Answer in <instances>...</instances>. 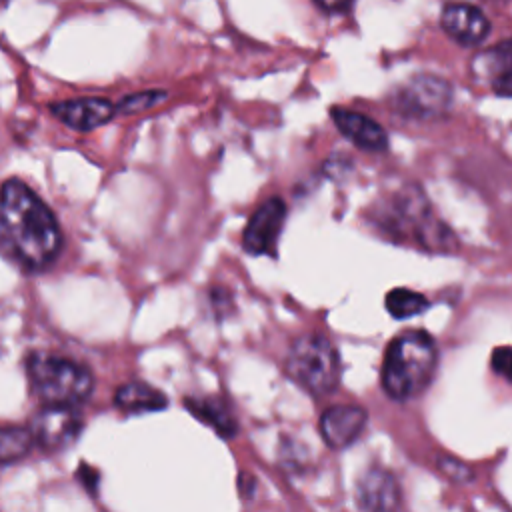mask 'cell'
Instances as JSON below:
<instances>
[{"label":"cell","mask_w":512,"mask_h":512,"mask_svg":"<svg viewBox=\"0 0 512 512\" xmlns=\"http://www.w3.org/2000/svg\"><path fill=\"white\" fill-rule=\"evenodd\" d=\"M62 250L52 210L20 180L0 188V252L28 272L48 268Z\"/></svg>","instance_id":"cell-1"},{"label":"cell","mask_w":512,"mask_h":512,"mask_svg":"<svg viewBox=\"0 0 512 512\" xmlns=\"http://www.w3.org/2000/svg\"><path fill=\"white\" fill-rule=\"evenodd\" d=\"M370 222L382 236L426 252H450L456 244L452 230L436 216L418 186L382 194L370 208Z\"/></svg>","instance_id":"cell-2"},{"label":"cell","mask_w":512,"mask_h":512,"mask_svg":"<svg viewBox=\"0 0 512 512\" xmlns=\"http://www.w3.org/2000/svg\"><path fill=\"white\" fill-rule=\"evenodd\" d=\"M438 364L436 342L424 330L398 334L386 348L380 384L392 400H410L422 394L434 378Z\"/></svg>","instance_id":"cell-3"},{"label":"cell","mask_w":512,"mask_h":512,"mask_svg":"<svg viewBox=\"0 0 512 512\" xmlns=\"http://www.w3.org/2000/svg\"><path fill=\"white\" fill-rule=\"evenodd\" d=\"M26 372L36 396L46 406L74 408L84 402L94 388V378L86 366L48 352L30 354Z\"/></svg>","instance_id":"cell-4"},{"label":"cell","mask_w":512,"mask_h":512,"mask_svg":"<svg viewBox=\"0 0 512 512\" xmlns=\"http://www.w3.org/2000/svg\"><path fill=\"white\" fill-rule=\"evenodd\" d=\"M286 374L314 396L330 394L340 384V354L326 336L302 334L290 344L286 356Z\"/></svg>","instance_id":"cell-5"},{"label":"cell","mask_w":512,"mask_h":512,"mask_svg":"<svg viewBox=\"0 0 512 512\" xmlns=\"http://www.w3.org/2000/svg\"><path fill=\"white\" fill-rule=\"evenodd\" d=\"M396 114L410 120H436L452 104V86L434 74H416L390 94Z\"/></svg>","instance_id":"cell-6"},{"label":"cell","mask_w":512,"mask_h":512,"mask_svg":"<svg viewBox=\"0 0 512 512\" xmlns=\"http://www.w3.org/2000/svg\"><path fill=\"white\" fill-rule=\"evenodd\" d=\"M286 220L282 198H268L250 216L242 232V248L252 256H276V246Z\"/></svg>","instance_id":"cell-7"},{"label":"cell","mask_w":512,"mask_h":512,"mask_svg":"<svg viewBox=\"0 0 512 512\" xmlns=\"http://www.w3.org/2000/svg\"><path fill=\"white\" fill-rule=\"evenodd\" d=\"M82 430V418L74 408L44 406L32 420L30 434L48 452L70 446Z\"/></svg>","instance_id":"cell-8"},{"label":"cell","mask_w":512,"mask_h":512,"mask_svg":"<svg viewBox=\"0 0 512 512\" xmlns=\"http://www.w3.org/2000/svg\"><path fill=\"white\" fill-rule=\"evenodd\" d=\"M442 30L460 46H480L490 34V20L472 4H446L440 12Z\"/></svg>","instance_id":"cell-9"},{"label":"cell","mask_w":512,"mask_h":512,"mask_svg":"<svg viewBox=\"0 0 512 512\" xmlns=\"http://www.w3.org/2000/svg\"><path fill=\"white\" fill-rule=\"evenodd\" d=\"M400 486L392 472L368 468L356 484V502L362 512H398Z\"/></svg>","instance_id":"cell-10"},{"label":"cell","mask_w":512,"mask_h":512,"mask_svg":"<svg viewBox=\"0 0 512 512\" xmlns=\"http://www.w3.org/2000/svg\"><path fill=\"white\" fill-rule=\"evenodd\" d=\"M368 422V414L362 406L356 404H336L322 412L318 428L324 442L330 448H346L350 446L364 430Z\"/></svg>","instance_id":"cell-11"},{"label":"cell","mask_w":512,"mask_h":512,"mask_svg":"<svg viewBox=\"0 0 512 512\" xmlns=\"http://www.w3.org/2000/svg\"><path fill=\"white\" fill-rule=\"evenodd\" d=\"M330 118L354 146L366 152H384L388 148V136L374 118L342 106H332Z\"/></svg>","instance_id":"cell-12"},{"label":"cell","mask_w":512,"mask_h":512,"mask_svg":"<svg viewBox=\"0 0 512 512\" xmlns=\"http://www.w3.org/2000/svg\"><path fill=\"white\" fill-rule=\"evenodd\" d=\"M50 112L68 128L88 132L110 122L116 106L104 98H76L52 104Z\"/></svg>","instance_id":"cell-13"},{"label":"cell","mask_w":512,"mask_h":512,"mask_svg":"<svg viewBox=\"0 0 512 512\" xmlns=\"http://www.w3.org/2000/svg\"><path fill=\"white\" fill-rule=\"evenodd\" d=\"M472 68L478 78L488 82L496 96L508 98L512 94V48L508 40H502L498 46L476 54Z\"/></svg>","instance_id":"cell-14"},{"label":"cell","mask_w":512,"mask_h":512,"mask_svg":"<svg viewBox=\"0 0 512 512\" xmlns=\"http://www.w3.org/2000/svg\"><path fill=\"white\" fill-rule=\"evenodd\" d=\"M114 406L128 414L156 412L168 406V398L164 392L146 382H126L116 388Z\"/></svg>","instance_id":"cell-15"},{"label":"cell","mask_w":512,"mask_h":512,"mask_svg":"<svg viewBox=\"0 0 512 512\" xmlns=\"http://www.w3.org/2000/svg\"><path fill=\"white\" fill-rule=\"evenodd\" d=\"M184 406L204 424L212 426L220 436L232 438L238 430L236 418L232 416L228 404L220 398H186Z\"/></svg>","instance_id":"cell-16"},{"label":"cell","mask_w":512,"mask_h":512,"mask_svg":"<svg viewBox=\"0 0 512 512\" xmlns=\"http://www.w3.org/2000/svg\"><path fill=\"white\" fill-rule=\"evenodd\" d=\"M384 304H386V310L390 312V316H394L398 320L416 316L430 306L428 300L420 292H414L410 288H392L386 294Z\"/></svg>","instance_id":"cell-17"},{"label":"cell","mask_w":512,"mask_h":512,"mask_svg":"<svg viewBox=\"0 0 512 512\" xmlns=\"http://www.w3.org/2000/svg\"><path fill=\"white\" fill-rule=\"evenodd\" d=\"M34 440L28 428L22 426H4L0 428V464H10L24 458Z\"/></svg>","instance_id":"cell-18"},{"label":"cell","mask_w":512,"mask_h":512,"mask_svg":"<svg viewBox=\"0 0 512 512\" xmlns=\"http://www.w3.org/2000/svg\"><path fill=\"white\" fill-rule=\"evenodd\" d=\"M166 100V92L162 90H146V92H136L128 94L118 102V110L124 114H138L144 112L156 104Z\"/></svg>","instance_id":"cell-19"},{"label":"cell","mask_w":512,"mask_h":512,"mask_svg":"<svg viewBox=\"0 0 512 512\" xmlns=\"http://www.w3.org/2000/svg\"><path fill=\"white\" fill-rule=\"evenodd\" d=\"M490 368L500 374L502 378L510 380V368H512V352L508 346H498L492 350L490 356Z\"/></svg>","instance_id":"cell-20"},{"label":"cell","mask_w":512,"mask_h":512,"mask_svg":"<svg viewBox=\"0 0 512 512\" xmlns=\"http://www.w3.org/2000/svg\"><path fill=\"white\" fill-rule=\"evenodd\" d=\"M318 8L326 10V12H342L348 10L352 4L350 2H334V4H326V2H314Z\"/></svg>","instance_id":"cell-21"}]
</instances>
